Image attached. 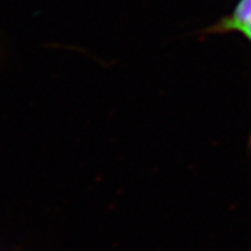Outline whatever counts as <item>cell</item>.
<instances>
[{"instance_id": "cell-1", "label": "cell", "mask_w": 251, "mask_h": 251, "mask_svg": "<svg viewBox=\"0 0 251 251\" xmlns=\"http://www.w3.org/2000/svg\"><path fill=\"white\" fill-rule=\"evenodd\" d=\"M237 32L251 44V0H239L233 10L205 29V34ZM251 145V134H250Z\"/></svg>"}]
</instances>
